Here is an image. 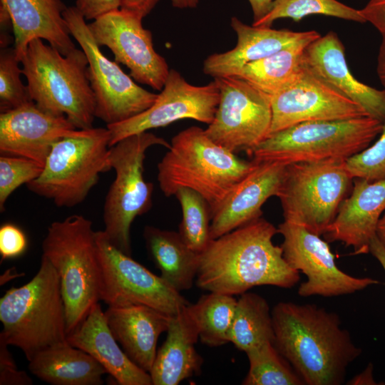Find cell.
Masks as SVG:
<instances>
[{
  "label": "cell",
  "instance_id": "cell-1",
  "mask_svg": "<svg viewBox=\"0 0 385 385\" xmlns=\"http://www.w3.org/2000/svg\"><path fill=\"white\" fill-rule=\"evenodd\" d=\"M277 228L262 217L211 240L200 254L197 286L202 289L240 295L262 285L292 288L299 271L283 257L273 243Z\"/></svg>",
  "mask_w": 385,
  "mask_h": 385
},
{
  "label": "cell",
  "instance_id": "cell-2",
  "mask_svg": "<svg viewBox=\"0 0 385 385\" xmlns=\"http://www.w3.org/2000/svg\"><path fill=\"white\" fill-rule=\"evenodd\" d=\"M274 344L307 385H340L361 353L339 316L312 304L280 302L272 310Z\"/></svg>",
  "mask_w": 385,
  "mask_h": 385
},
{
  "label": "cell",
  "instance_id": "cell-3",
  "mask_svg": "<svg viewBox=\"0 0 385 385\" xmlns=\"http://www.w3.org/2000/svg\"><path fill=\"white\" fill-rule=\"evenodd\" d=\"M247 161L217 145L204 129L191 126L176 134L158 163L157 179L166 197L182 188L200 194L212 215L231 190L252 169Z\"/></svg>",
  "mask_w": 385,
  "mask_h": 385
},
{
  "label": "cell",
  "instance_id": "cell-4",
  "mask_svg": "<svg viewBox=\"0 0 385 385\" xmlns=\"http://www.w3.org/2000/svg\"><path fill=\"white\" fill-rule=\"evenodd\" d=\"M0 333L30 361L39 351L67 341L66 312L59 277L43 255L35 276L11 287L0 299Z\"/></svg>",
  "mask_w": 385,
  "mask_h": 385
},
{
  "label": "cell",
  "instance_id": "cell-5",
  "mask_svg": "<svg viewBox=\"0 0 385 385\" xmlns=\"http://www.w3.org/2000/svg\"><path fill=\"white\" fill-rule=\"evenodd\" d=\"M96 232L90 220L73 215L53 222L42 242V255L59 277L67 337L100 301L101 267Z\"/></svg>",
  "mask_w": 385,
  "mask_h": 385
},
{
  "label": "cell",
  "instance_id": "cell-6",
  "mask_svg": "<svg viewBox=\"0 0 385 385\" xmlns=\"http://www.w3.org/2000/svg\"><path fill=\"white\" fill-rule=\"evenodd\" d=\"M21 63L30 96L39 108L66 115L77 129L93 128L96 103L82 49L64 56L35 38Z\"/></svg>",
  "mask_w": 385,
  "mask_h": 385
},
{
  "label": "cell",
  "instance_id": "cell-7",
  "mask_svg": "<svg viewBox=\"0 0 385 385\" xmlns=\"http://www.w3.org/2000/svg\"><path fill=\"white\" fill-rule=\"evenodd\" d=\"M383 124L371 116L301 123L270 135L248 155L257 162L284 165L347 160L369 147Z\"/></svg>",
  "mask_w": 385,
  "mask_h": 385
},
{
  "label": "cell",
  "instance_id": "cell-8",
  "mask_svg": "<svg viewBox=\"0 0 385 385\" xmlns=\"http://www.w3.org/2000/svg\"><path fill=\"white\" fill-rule=\"evenodd\" d=\"M110 140L107 127L78 129L60 139L53 145L41 174L27 188L60 207L79 205L97 184L100 174L111 170Z\"/></svg>",
  "mask_w": 385,
  "mask_h": 385
},
{
  "label": "cell",
  "instance_id": "cell-9",
  "mask_svg": "<svg viewBox=\"0 0 385 385\" xmlns=\"http://www.w3.org/2000/svg\"><path fill=\"white\" fill-rule=\"evenodd\" d=\"M170 148L164 138L148 131L129 135L109 148L108 163L115 173L103 206L104 232L119 250L131 256L130 227L153 205V184L143 177L147 150Z\"/></svg>",
  "mask_w": 385,
  "mask_h": 385
},
{
  "label": "cell",
  "instance_id": "cell-10",
  "mask_svg": "<svg viewBox=\"0 0 385 385\" xmlns=\"http://www.w3.org/2000/svg\"><path fill=\"white\" fill-rule=\"evenodd\" d=\"M346 160L329 159L287 165L277 195L284 220L324 235L353 180Z\"/></svg>",
  "mask_w": 385,
  "mask_h": 385
},
{
  "label": "cell",
  "instance_id": "cell-11",
  "mask_svg": "<svg viewBox=\"0 0 385 385\" xmlns=\"http://www.w3.org/2000/svg\"><path fill=\"white\" fill-rule=\"evenodd\" d=\"M71 35L88 60V78L95 103L96 118L107 125L129 119L147 110L158 94L138 86L115 61L108 59L94 40L86 20L75 6L63 11Z\"/></svg>",
  "mask_w": 385,
  "mask_h": 385
},
{
  "label": "cell",
  "instance_id": "cell-12",
  "mask_svg": "<svg viewBox=\"0 0 385 385\" xmlns=\"http://www.w3.org/2000/svg\"><path fill=\"white\" fill-rule=\"evenodd\" d=\"M101 267L100 300L108 306L143 304L172 316L190 302L160 276L116 248L103 230L96 232Z\"/></svg>",
  "mask_w": 385,
  "mask_h": 385
},
{
  "label": "cell",
  "instance_id": "cell-13",
  "mask_svg": "<svg viewBox=\"0 0 385 385\" xmlns=\"http://www.w3.org/2000/svg\"><path fill=\"white\" fill-rule=\"evenodd\" d=\"M214 79L220 99L214 119L205 131L217 145L248 155L269 135L271 96L234 76Z\"/></svg>",
  "mask_w": 385,
  "mask_h": 385
},
{
  "label": "cell",
  "instance_id": "cell-14",
  "mask_svg": "<svg viewBox=\"0 0 385 385\" xmlns=\"http://www.w3.org/2000/svg\"><path fill=\"white\" fill-rule=\"evenodd\" d=\"M277 230L283 237L280 246L284 260L307 277L298 287L300 297H339L379 283L373 278L356 277L343 272L327 242L303 226L284 220Z\"/></svg>",
  "mask_w": 385,
  "mask_h": 385
},
{
  "label": "cell",
  "instance_id": "cell-15",
  "mask_svg": "<svg viewBox=\"0 0 385 385\" xmlns=\"http://www.w3.org/2000/svg\"><path fill=\"white\" fill-rule=\"evenodd\" d=\"M220 99L216 81L205 86L189 83L177 71L170 69L155 103L143 112L124 121L107 125L110 147L129 135L164 127L182 119L210 124Z\"/></svg>",
  "mask_w": 385,
  "mask_h": 385
},
{
  "label": "cell",
  "instance_id": "cell-16",
  "mask_svg": "<svg viewBox=\"0 0 385 385\" xmlns=\"http://www.w3.org/2000/svg\"><path fill=\"white\" fill-rule=\"evenodd\" d=\"M142 20L119 9L96 19L88 26L97 44L108 47L115 61L125 66L135 81L161 91L170 69L165 59L155 51L152 34L143 28Z\"/></svg>",
  "mask_w": 385,
  "mask_h": 385
},
{
  "label": "cell",
  "instance_id": "cell-17",
  "mask_svg": "<svg viewBox=\"0 0 385 385\" xmlns=\"http://www.w3.org/2000/svg\"><path fill=\"white\" fill-rule=\"evenodd\" d=\"M271 108L269 135L308 121L369 116L361 106L328 85L303 64L294 81L271 96Z\"/></svg>",
  "mask_w": 385,
  "mask_h": 385
},
{
  "label": "cell",
  "instance_id": "cell-18",
  "mask_svg": "<svg viewBox=\"0 0 385 385\" xmlns=\"http://www.w3.org/2000/svg\"><path fill=\"white\" fill-rule=\"evenodd\" d=\"M77 130L66 115L45 111L32 101L0 113V152L43 166L53 145Z\"/></svg>",
  "mask_w": 385,
  "mask_h": 385
},
{
  "label": "cell",
  "instance_id": "cell-19",
  "mask_svg": "<svg viewBox=\"0 0 385 385\" xmlns=\"http://www.w3.org/2000/svg\"><path fill=\"white\" fill-rule=\"evenodd\" d=\"M286 168L287 165L277 162L255 161L252 169L213 211L211 240L262 217L264 203L278 195Z\"/></svg>",
  "mask_w": 385,
  "mask_h": 385
},
{
  "label": "cell",
  "instance_id": "cell-20",
  "mask_svg": "<svg viewBox=\"0 0 385 385\" xmlns=\"http://www.w3.org/2000/svg\"><path fill=\"white\" fill-rule=\"evenodd\" d=\"M302 64L309 71L342 95L361 106L367 114L385 120V90H379L358 81L351 73L344 46L337 34L329 31L304 48Z\"/></svg>",
  "mask_w": 385,
  "mask_h": 385
},
{
  "label": "cell",
  "instance_id": "cell-21",
  "mask_svg": "<svg viewBox=\"0 0 385 385\" xmlns=\"http://www.w3.org/2000/svg\"><path fill=\"white\" fill-rule=\"evenodd\" d=\"M350 195L342 202L324 236L327 242H342L354 255L369 252L379 219L385 210V179L354 178Z\"/></svg>",
  "mask_w": 385,
  "mask_h": 385
},
{
  "label": "cell",
  "instance_id": "cell-22",
  "mask_svg": "<svg viewBox=\"0 0 385 385\" xmlns=\"http://www.w3.org/2000/svg\"><path fill=\"white\" fill-rule=\"evenodd\" d=\"M230 25L237 34L236 46L226 52L209 56L203 63V72L214 78L234 76L247 63L321 36L316 31H293L249 26L235 16Z\"/></svg>",
  "mask_w": 385,
  "mask_h": 385
},
{
  "label": "cell",
  "instance_id": "cell-23",
  "mask_svg": "<svg viewBox=\"0 0 385 385\" xmlns=\"http://www.w3.org/2000/svg\"><path fill=\"white\" fill-rule=\"evenodd\" d=\"M61 0H0V9L8 13L14 34V48L21 61L29 43L35 38L46 41L66 56L76 47Z\"/></svg>",
  "mask_w": 385,
  "mask_h": 385
},
{
  "label": "cell",
  "instance_id": "cell-24",
  "mask_svg": "<svg viewBox=\"0 0 385 385\" xmlns=\"http://www.w3.org/2000/svg\"><path fill=\"white\" fill-rule=\"evenodd\" d=\"M104 314L125 354L149 373L156 356L158 340L167 332L170 316L143 304L108 306Z\"/></svg>",
  "mask_w": 385,
  "mask_h": 385
},
{
  "label": "cell",
  "instance_id": "cell-25",
  "mask_svg": "<svg viewBox=\"0 0 385 385\" xmlns=\"http://www.w3.org/2000/svg\"><path fill=\"white\" fill-rule=\"evenodd\" d=\"M189 304L170 317L166 339L149 372L153 385H178L201 373L203 359L195 346L199 332Z\"/></svg>",
  "mask_w": 385,
  "mask_h": 385
},
{
  "label": "cell",
  "instance_id": "cell-26",
  "mask_svg": "<svg viewBox=\"0 0 385 385\" xmlns=\"http://www.w3.org/2000/svg\"><path fill=\"white\" fill-rule=\"evenodd\" d=\"M67 341L94 358L118 384L153 385L150 374L128 358L113 336L99 302Z\"/></svg>",
  "mask_w": 385,
  "mask_h": 385
},
{
  "label": "cell",
  "instance_id": "cell-27",
  "mask_svg": "<svg viewBox=\"0 0 385 385\" xmlns=\"http://www.w3.org/2000/svg\"><path fill=\"white\" fill-rule=\"evenodd\" d=\"M29 369L53 385H101L107 373L94 358L68 341L37 353L29 361Z\"/></svg>",
  "mask_w": 385,
  "mask_h": 385
},
{
  "label": "cell",
  "instance_id": "cell-28",
  "mask_svg": "<svg viewBox=\"0 0 385 385\" xmlns=\"http://www.w3.org/2000/svg\"><path fill=\"white\" fill-rule=\"evenodd\" d=\"M143 237L160 276L179 292L190 289L196 279L200 254L186 245L178 232L147 225Z\"/></svg>",
  "mask_w": 385,
  "mask_h": 385
},
{
  "label": "cell",
  "instance_id": "cell-29",
  "mask_svg": "<svg viewBox=\"0 0 385 385\" xmlns=\"http://www.w3.org/2000/svg\"><path fill=\"white\" fill-rule=\"evenodd\" d=\"M312 41L297 43L247 63L234 76L272 96L285 88L299 75L304 48Z\"/></svg>",
  "mask_w": 385,
  "mask_h": 385
},
{
  "label": "cell",
  "instance_id": "cell-30",
  "mask_svg": "<svg viewBox=\"0 0 385 385\" xmlns=\"http://www.w3.org/2000/svg\"><path fill=\"white\" fill-rule=\"evenodd\" d=\"M230 342L245 353L266 342H273L272 311L262 296L246 292L237 300L229 334Z\"/></svg>",
  "mask_w": 385,
  "mask_h": 385
},
{
  "label": "cell",
  "instance_id": "cell-31",
  "mask_svg": "<svg viewBox=\"0 0 385 385\" xmlns=\"http://www.w3.org/2000/svg\"><path fill=\"white\" fill-rule=\"evenodd\" d=\"M237 300L233 295L210 292L189 304L202 344L217 347L230 342Z\"/></svg>",
  "mask_w": 385,
  "mask_h": 385
},
{
  "label": "cell",
  "instance_id": "cell-32",
  "mask_svg": "<svg viewBox=\"0 0 385 385\" xmlns=\"http://www.w3.org/2000/svg\"><path fill=\"white\" fill-rule=\"evenodd\" d=\"M249 370L244 385H304V382L273 342L247 351Z\"/></svg>",
  "mask_w": 385,
  "mask_h": 385
},
{
  "label": "cell",
  "instance_id": "cell-33",
  "mask_svg": "<svg viewBox=\"0 0 385 385\" xmlns=\"http://www.w3.org/2000/svg\"><path fill=\"white\" fill-rule=\"evenodd\" d=\"M175 196L182 210L178 232L191 250L200 254L211 241V207L200 194L190 188H180Z\"/></svg>",
  "mask_w": 385,
  "mask_h": 385
},
{
  "label": "cell",
  "instance_id": "cell-34",
  "mask_svg": "<svg viewBox=\"0 0 385 385\" xmlns=\"http://www.w3.org/2000/svg\"><path fill=\"white\" fill-rule=\"evenodd\" d=\"M324 15L359 23L366 22L359 9L349 6L337 0H274L270 11L255 26L271 27L273 22L282 18L298 21L309 15Z\"/></svg>",
  "mask_w": 385,
  "mask_h": 385
},
{
  "label": "cell",
  "instance_id": "cell-35",
  "mask_svg": "<svg viewBox=\"0 0 385 385\" xmlns=\"http://www.w3.org/2000/svg\"><path fill=\"white\" fill-rule=\"evenodd\" d=\"M21 63L15 50L2 47L0 51V111L4 112L32 102L27 85L21 75Z\"/></svg>",
  "mask_w": 385,
  "mask_h": 385
},
{
  "label": "cell",
  "instance_id": "cell-36",
  "mask_svg": "<svg viewBox=\"0 0 385 385\" xmlns=\"http://www.w3.org/2000/svg\"><path fill=\"white\" fill-rule=\"evenodd\" d=\"M43 166L38 162L18 156L0 157V210L12 192L23 184L27 185L41 174Z\"/></svg>",
  "mask_w": 385,
  "mask_h": 385
},
{
  "label": "cell",
  "instance_id": "cell-37",
  "mask_svg": "<svg viewBox=\"0 0 385 385\" xmlns=\"http://www.w3.org/2000/svg\"><path fill=\"white\" fill-rule=\"evenodd\" d=\"M346 165L353 179L362 178L369 181L385 179V120L378 139L348 158Z\"/></svg>",
  "mask_w": 385,
  "mask_h": 385
},
{
  "label": "cell",
  "instance_id": "cell-38",
  "mask_svg": "<svg viewBox=\"0 0 385 385\" xmlns=\"http://www.w3.org/2000/svg\"><path fill=\"white\" fill-rule=\"evenodd\" d=\"M27 239L16 225L6 223L0 227V255L1 261L21 256L26 250Z\"/></svg>",
  "mask_w": 385,
  "mask_h": 385
},
{
  "label": "cell",
  "instance_id": "cell-39",
  "mask_svg": "<svg viewBox=\"0 0 385 385\" xmlns=\"http://www.w3.org/2000/svg\"><path fill=\"white\" fill-rule=\"evenodd\" d=\"M9 344L0 337V385H31L32 379L19 371L8 349Z\"/></svg>",
  "mask_w": 385,
  "mask_h": 385
},
{
  "label": "cell",
  "instance_id": "cell-40",
  "mask_svg": "<svg viewBox=\"0 0 385 385\" xmlns=\"http://www.w3.org/2000/svg\"><path fill=\"white\" fill-rule=\"evenodd\" d=\"M121 0H76V9L86 20L96 19L120 8Z\"/></svg>",
  "mask_w": 385,
  "mask_h": 385
},
{
  "label": "cell",
  "instance_id": "cell-41",
  "mask_svg": "<svg viewBox=\"0 0 385 385\" xmlns=\"http://www.w3.org/2000/svg\"><path fill=\"white\" fill-rule=\"evenodd\" d=\"M359 11L381 34L385 32V0H369Z\"/></svg>",
  "mask_w": 385,
  "mask_h": 385
},
{
  "label": "cell",
  "instance_id": "cell-42",
  "mask_svg": "<svg viewBox=\"0 0 385 385\" xmlns=\"http://www.w3.org/2000/svg\"><path fill=\"white\" fill-rule=\"evenodd\" d=\"M159 0H121L120 9L140 19L148 16Z\"/></svg>",
  "mask_w": 385,
  "mask_h": 385
},
{
  "label": "cell",
  "instance_id": "cell-43",
  "mask_svg": "<svg viewBox=\"0 0 385 385\" xmlns=\"http://www.w3.org/2000/svg\"><path fill=\"white\" fill-rule=\"evenodd\" d=\"M253 13V23L266 16L272 9L274 0H248Z\"/></svg>",
  "mask_w": 385,
  "mask_h": 385
},
{
  "label": "cell",
  "instance_id": "cell-44",
  "mask_svg": "<svg viewBox=\"0 0 385 385\" xmlns=\"http://www.w3.org/2000/svg\"><path fill=\"white\" fill-rule=\"evenodd\" d=\"M376 73L385 90V32L381 34V41L377 56Z\"/></svg>",
  "mask_w": 385,
  "mask_h": 385
},
{
  "label": "cell",
  "instance_id": "cell-45",
  "mask_svg": "<svg viewBox=\"0 0 385 385\" xmlns=\"http://www.w3.org/2000/svg\"><path fill=\"white\" fill-rule=\"evenodd\" d=\"M369 252L379 261L385 272V248L376 235L371 241Z\"/></svg>",
  "mask_w": 385,
  "mask_h": 385
},
{
  "label": "cell",
  "instance_id": "cell-46",
  "mask_svg": "<svg viewBox=\"0 0 385 385\" xmlns=\"http://www.w3.org/2000/svg\"><path fill=\"white\" fill-rule=\"evenodd\" d=\"M348 384H375L372 377L371 366H368L365 371L352 378Z\"/></svg>",
  "mask_w": 385,
  "mask_h": 385
},
{
  "label": "cell",
  "instance_id": "cell-47",
  "mask_svg": "<svg viewBox=\"0 0 385 385\" xmlns=\"http://www.w3.org/2000/svg\"><path fill=\"white\" fill-rule=\"evenodd\" d=\"M173 7L180 9H195L200 0H170Z\"/></svg>",
  "mask_w": 385,
  "mask_h": 385
},
{
  "label": "cell",
  "instance_id": "cell-48",
  "mask_svg": "<svg viewBox=\"0 0 385 385\" xmlns=\"http://www.w3.org/2000/svg\"><path fill=\"white\" fill-rule=\"evenodd\" d=\"M376 235L385 248V210L378 222Z\"/></svg>",
  "mask_w": 385,
  "mask_h": 385
}]
</instances>
